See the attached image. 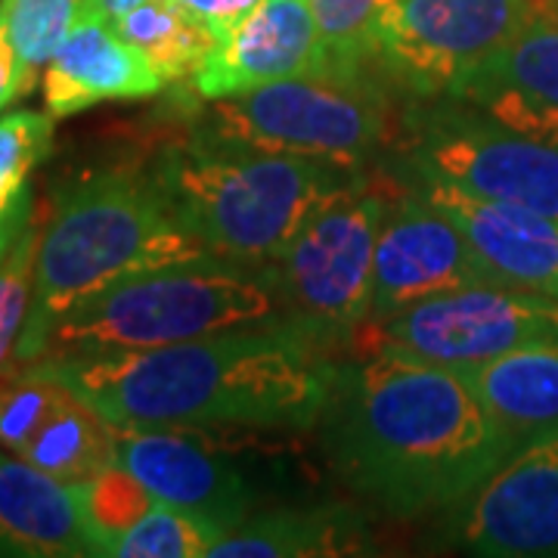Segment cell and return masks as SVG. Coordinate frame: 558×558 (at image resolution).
I'll return each mask as SVG.
<instances>
[{
	"label": "cell",
	"instance_id": "cell-1",
	"mask_svg": "<svg viewBox=\"0 0 558 558\" xmlns=\"http://www.w3.org/2000/svg\"><path fill=\"white\" fill-rule=\"evenodd\" d=\"M317 428L336 475L388 515L459 506L512 453L469 373L385 348L336 363Z\"/></svg>",
	"mask_w": 558,
	"mask_h": 558
},
{
	"label": "cell",
	"instance_id": "cell-2",
	"mask_svg": "<svg viewBox=\"0 0 558 558\" xmlns=\"http://www.w3.org/2000/svg\"><path fill=\"white\" fill-rule=\"evenodd\" d=\"M25 366L65 385L116 428L180 432L317 425L336 373L326 348L289 323Z\"/></svg>",
	"mask_w": 558,
	"mask_h": 558
},
{
	"label": "cell",
	"instance_id": "cell-3",
	"mask_svg": "<svg viewBox=\"0 0 558 558\" xmlns=\"http://www.w3.org/2000/svg\"><path fill=\"white\" fill-rule=\"evenodd\" d=\"M202 258L215 255L180 223L153 168L116 165L72 178L44 220L20 369L44 354L50 326L69 307L116 279Z\"/></svg>",
	"mask_w": 558,
	"mask_h": 558
},
{
	"label": "cell",
	"instance_id": "cell-4",
	"mask_svg": "<svg viewBox=\"0 0 558 558\" xmlns=\"http://www.w3.org/2000/svg\"><path fill=\"white\" fill-rule=\"evenodd\" d=\"M178 220L220 260L264 267L319 205L366 180L360 168L199 140L168 146L153 165Z\"/></svg>",
	"mask_w": 558,
	"mask_h": 558
},
{
	"label": "cell",
	"instance_id": "cell-5",
	"mask_svg": "<svg viewBox=\"0 0 558 558\" xmlns=\"http://www.w3.org/2000/svg\"><path fill=\"white\" fill-rule=\"evenodd\" d=\"M274 323L282 314L260 267L183 260L116 279L69 307L50 326L40 357L143 351Z\"/></svg>",
	"mask_w": 558,
	"mask_h": 558
},
{
	"label": "cell",
	"instance_id": "cell-6",
	"mask_svg": "<svg viewBox=\"0 0 558 558\" xmlns=\"http://www.w3.org/2000/svg\"><path fill=\"white\" fill-rule=\"evenodd\" d=\"M391 193L363 180L319 205L301 230L264 264V279L282 323L307 332L323 348L354 339L369 319L373 264Z\"/></svg>",
	"mask_w": 558,
	"mask_h": 558
},
{
	"label": "cell",
	"instance_id": "cell-7",
	"mask_svg": "<svg viewBox=\"0 0 558 558\" xmlns=\"http://www.w3.org/2000/svg\"><path fill=\"white\" fill-rule=\"evenodd\" d=\"M388 134L385 100L366 81L289 78L208 100L190 137L274 156L363 168Z\"/></svg>",
	"mask_w": 558,
	"mask_h": 558
},
{
	"label": "cell",
	"instance_id": "cell-8",
	"mask_svg": "<svg viewBox=\"0 0 558 558\" xmlns=\"http://www.w3.org/2000/svg\"><path fill=\"white\" fill-rule=\"evenodd\" d=\"M403 171L558 220V137H527L459 102L407 119Z\"/></svg>",
	"mask_w": 558,
	"mask_h": 558
},
{
	"label": "cell",
	"instance_id": "cell-9",
	"mask_svg": "<svg viewBox=\"0 0 558 558\" xmlns=\"http://www.w3.org/2000/svg\"><path fill=\"white\" fill-rule=\"evenodd\" d=\"M363 329L369 348L472 373L487 360L558 341V299L506 282H481L416 301Z\"/></svg>",
	"mask_w": 558,
	"mask_h": 558
},
{
	"label": "cell",
	"instance_id": "cell-10",
	"mask_svg": "<svg viewBox=\"0 0 558 558\" xmlns=\"http://www.w3.org/2000/svg\"><path fill=\"white\" fill-rule=\"evenodd\" d=\"M537 0H398L379 60L416 97H444L534 16Z\"/></svg>",
	"mask_w": 558,
	"mask_h": 558
},
{
	"label": "cell",
	"instance_id": "cell-11",
	"mask_svg": "<svg viewBox=\"0 0 558 558\" xmlns=\"http://www.w3.org/2000/svg\"><path fill=\"white\" fill-rule=\"evenodd\" d=\"M481 282L502 279L481 258L457 220L447 218L413 186L407 193H391L376 242L373 301L366 323H379L416 301Z\"/></svg>",
	"mask_w": 558,
	"mask_h": 558
},
{
	"label": "cell",
	"instance_id": "cell-12",
	"mask_svg": "<svg viewBox=\"0 0 558 558\" xmlns=\"http://www.w3.org/2000/svg\"><path fill=\"white\" fill-rule=\"evenodd\" d=\"M450 537L475 556H558V432L521 444L462 499Z\"/></svg>",
	"mask_w": 558,
	"mask_h": 558
},
{
	"label": "cell",
	"instance_id": "cell-13",
	"mask_svg": "<svg viewBox=\"0 0 558 558\" xmlns=\"http://www.w3.org/2000/svg\"><path fill=\"white\" fill-rule=\"evenodd\" d=\"M0 447L62 484H78L116 465L112 425L32 366H22L0 388Z\"/></svg>",
	"mask_w": 558,
	"mask_h": 558
},
{
	"label": "cell",
	"instance_id": "cell-14",
	"mask_svg": "<svg viewBox=\"0 0 558 558\" xmlns=\"http://www.w3.org/2000/svg\"><path fill=\"white\" fill-rule=\"evenodd\" d=\"M444 97L527 137H558V0H537L519 35Z\"/></svg>",
	"mask_w": 558,
	"mask_h": 558
},
{
	"label": "cell",
	"instance_id": "cell-15",
	"mask_svg": "<svg viewBox=\"0 0 558 558\" xmlns=\"http://www.w3.org/2000/svg\"><path fill=\"white\" fill-rule=\"evenodd\" d=\"M116 465L140 478L149 494L208 521L218 531H233L252 515V490L240 472L215 457L180 428H116Z\"/></svg>",
	"mask_w": 558,
	"mask_h": 558
},
{
	"label": "cell",
	"instance_id": "cell-16",
	"mask_svg": "<svg viewBox=\"0 0 558 558\" xmlns=\"http://www.w3.org/2000/svg\"><path fill=\"white\" fill-rule=\"evenodd\" d=\"M289 78H326L311 0H260L190 81L202 100H220Z\"/></svg>",
	"mask_w": 558,
	"mask_h": 558
},
{
	"label": "cell",
	"instance_id": "cell-17",
	"mask_svg": "<svg viewBox=\"0 0 558 558\" xmlns=\"http://www.w3.org/2000/svg\"><path fill=\"white\" fill-rule=\"evenodd\" d=\"M472 240L506 286L558 299V220L487 202L435 178H403Z\"/></svg>",
	"mask_w": 558,
	"mask_h": 558
},
{
	"label": "cell",
	"instance_id": "cell-18",
	"mask_svg": "<svg viewBox=\"0 0 558 558\" xmlns=\"http://www.w3.org/2000/svg\"><path fill=\"white\" fill-rule=\"evenodd\" d=\"M44 106L53 119L112 100H143L165 87L137 47L121 38L112 16L94 0L40 72Z\"/></svg>",
	"mask_w": 558,
	"mask_h": 558
},
{
	"label": "cell",
	"instance_id": "cell-19",
	"mask_svg": "<svg viewBox=\"0 0 558 558\" xmlns=\"http://www.w3.org/2000/svg\"><path fill=\"white\" fill-rule=\"evenodd\" d=\"M0 553L28 558L90 556L72 487L7 447H0Z\"/></svg>",
	"mask_w": 558,
	"mask_h": 558
},
{
	"label": "cell",
	"instance_id": "cell-20",
	"mask_svg": "<svg viewBox=\"0 0 558 558\" xmlns=\"http://www.w3.org/2000/svg\"><path fill=\"white\" fill-rule=\"evenodd\" d=\"M469 379L512 450L558 432V341H539L487 360Z\"/></svg>",
	"mask_w": 558,
	"mask_h": 558
},
{
	"label": "cell",
	"instance_id": "cell-21",
	"mask_svg": "<svg viewBox=\"0 0 558 558\" xmlns=\"http://www.w3.org/2000/svg\"><path fill=\"white\" fill-rule=\"evenodd\" d=\"M369 553V534L344 506L248 515L211 546L208 558H323Z\"/></svg>",
	"mask_w": 558,
	"mask_h": 558
},
{
	"label": "cell",
	"instance_id": "cell-22",
	"mask_svg": "<svg viewBox=\"0 0 558 558\" xmlns=\"http://www.w3.org/2000/svg\"><path fill=\"white\" fill-rule=\"evenodd\" d=\"M112 22L165 84L193 78L218 44L215 32L178 0H140Z\"/></svg>",
	"mask_w": 558,
	"mask_h": 558
},
{
	"label": "cell",
	"instance_id": "cell-23",
	"mask_svg": "<svg viewBox=\"0 0 558 558\" xmlns=\"http://www.w3.org/2000/svg\"><path fill=\"white\" fill-rule=\"evenodd\" d=\"M398 0H311L329 81H363Z\"/></svg>",
	"mask_w": 558,
	"mask_h": 558
},
{
	"label": "cell",
	"instance_id": "cell-24",
	"mask_svg": "<svg viewBox=\"0 0 558 558\" xmlns=\"http://www.w3.org/2000/svg\"><path fill=\"white\" fill-rule=\"evenodd\" d=\"M69 487L78 502L90 556H106V549L159 502L143 481L134 478L121 465H112L100 475L69 484Z\"/></svg>",
	"mask_w": 558,
	"mask_h": 558
},
{
	"label": "cell",
	"instance_id": "cell-25",
	"mask_svg": "<svg viewBox=\"0 0 558 558\" xmlns=\"http://www.w3.org/2000/svg\"><path fill=\"white\" fill-rule=\"evenodd\" d=\"M90 3L94 0H0V22L20 57L28 90Z\"/></svg>",
	"mask_w": 558,
	"mask_h": 558
},
{
	"label": "cell",
	"instance_id": "cell-26",
	"mask_svg": "<svg viewBox=\"0 0 558 558\" xmlns=\"http://www.w3.org/2000/svg\"><path fill=\"white\" fill-rule=\"evenodd\" d=\"M44 220L47 218L32 211V218L22 223V230L0 258V388L20 373L16 351L35 292V264H38Z\"/></svg>",
	"mask_w": 558,
	"mask_h": 558
},
{
	"label": "cell",
	"instance_id": "cell-27",
	"mask_svg": "<svg viewBox=\"0 0 558 558\" xmlns=\"http://www.w3.org/2000/svg\"><path fill=\"white\" fill-rule=\"evenodd\" d=\"M53 116L20 109L0 119V223L32 211L25 186L32 171L53 149Z\"/></svg>",
	"mask_w": 558,
	"mask_h": 558
},
{
	"label": "cell",
	"instance_id": "cell-28",
	"mask_svg": "<svg viewBox=\"0 0 558 558\" xmlns=\"http://www.w3.org/2000/svg\"><path fill=\"white\" fill-rule=\"evenodd\" d=\"M223 531L174 506L156 502L143 519L124 531L106 556L116 558H208Z\"/></svg>",
	"mask_w": 558,
	"mask_h": 558
},
{
	"label": "cell",
	"instance_id": "cell-29",
	"mask_svg": "<svg viewBox=\"0 0 558 558\" xmlns=\"http://www.w3.org/2000/svg\"><path fill=\"white\" fill-rule=\"evenodd\" d=\"M190 13H196L211 32L215 38H223L242 16H248L260 0H178Z\"/></svg>",
	"mask_w": 558,
	"mask_h": 558
},
{
	"label": "cell",
	"instance_id": "cell-30",
	"mask_svg": "<svg viewBox=\"0 0 558 558\" xmlns=\"http://www.w3.org/2000/svg\"><path fill=\"white\" fill-rule=\"evenodd\" d=\"M22 94H28V84L22 75L20 57H16L13 44L7 38V28L0 22V112L13 100H20Z\"/></svg>",
	"mask_w": 558,
	"mask_h": 558
},
{
	"label": "cell",
	"instance_id": "cell-31",
	"mask_svg": "<svg viewBox=\"0 0 558 558\" xmlns=\"http://www.w3.org/2000/svg\"><path fill=\"white\" fill-rule=\"evenodd\" d=\"M32 211H35V208H32ZM32 211H25V215L13 220V223H0V258H3V252H7V245L13 242V236L22 230V223L32 218Z\"/></svg>",
	"mask_w": 558,
	"mask_h": 558
},
{
	"label": "cell",
	"instance_id": "cell-32",
	"mask_svg": "<svg viewBox=\"0 0 558 558\" xmlns=\"http://www.w3.org/2000/svg\"><path fill=\"white\" fill-rule=\"evenodd\" d=\"M102 10L109 13V16H119L124 10H131V7H137L140 0H97Z\"/></svg>",
	"mask_w": 558,
	"mask_h": 558
}]
</instances>
